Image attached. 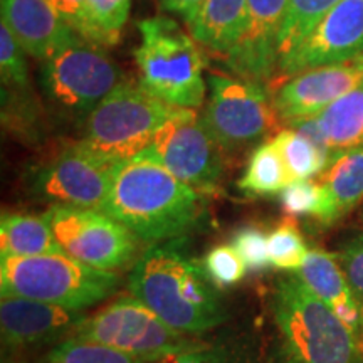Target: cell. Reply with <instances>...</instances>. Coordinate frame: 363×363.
<instances>
[{
	"instance_id": "cell-35",
	"label": "cell",
	"mask_w": 363,
	"mask_h": 363,
	"mask_svg": "<svg viewBox=\"0 0 363 363\" xmlns=\"http://www.w3.org/2000/svg\"><path fill=\"white\" fill-rule=\"evenodd\" d=\"M158 363H235L230 353L222 347H208L206 343L201 348L163 358Z\"/></svg>"
},
{
	"instance_id": "cell-16",
	"label": "cell",
	"mask_w": 363,
	"mask_h": 363,
	"mask_svg": "<svg viewBox=\"0 0 363 363\" xmlns=\"http://www.w3.org/2000/svg\"><path fill=\"white\" fill-rule=\"evenodd\" d=\"M289 0H247V27L238 48L225 59L239 78L266 83L279 65V33Z\"/></svg>"
},
{
	"instance_id": "cell-7",
	"label": "cell",
	"mask_w": 363,
	"mask_h": 363,
	"mask_svg": "<svg viewBox=\"0 0 363 363\" xmlns=\"http://www.w3.org/2000/svg\"><path fill=\"white\" fill-rule=\"evenodd\" d=\"M121 71L103 45L76 34L44 61L40 84L57 113L83 121L118 84Z\"/></svg>"
},
{
	"instance_id": "cell-9",
	"label": "cell",
	"mask_w": 363,
	"mask_h": 363,
	"mask_svg": "<svg viewBox=\"0 0 363 363\" xmlns=\"http://www.w3.org/2000/svg\"><path fill=\"white\" fill-rule=\"evenodd\" d=\"M201 120L224 152L257 143L278 126V111L262 83L214 74Z\"/></svg>"
},
{
	"instance_id": "cell-25",
	"label": "cell",
	"mask_w": 363,
	"mask_h": 363,
	"mask_svg": "<svg viewBox=\"0 0 363 363\" xmlns=\"http://www.w3.org/2000/svg\"><path fill=\"white\" fill-rule=\"evenodd\" d=\"M340 2L342 0H289L279 33V61L293 52L315 29L318 22Z\"/></svg>"
},
{
	"instance_id": "cell-5",
	"label": "cell",
	"mask_w": 363,
	"mask_h": 363,
	"mask_svg": "<svg viewBox=\"0 0 363 363\" xmlns=\"http://www.w3.org/2000/svg\"><path fill=\"white\" fill-rule=\"evenodd\" d=\"M116 272L101 271L67 254L0 257V291L84 311L116 291Z\"/></svg>"
},
{
	"instance_id": "cell-6",
	"label": "cell",
	"mask_w": 363,
	"mask_h": 363,
	"mask_svg": "<svg viewBox=\"0 0 363 363\" xmlns=\"http://www.w3.org/2000/svg\"><path fill=\"white\" fill-rule=\"evenodd\" d=\"M142 44L135 49L140 83L172 106L199 108L206 98L202 54L194 38L169 17L140 21Z\"/></svg>"
},
{
	"instance_id": "cell-22",
	"label": "cell",
	"mask_w": 363,
	"mask_h": 363,
	"mask_svg": "<svg viewBox=\"0 0 363 363\" xmlns=\"http://www.w3.org/2000/svg\"><path fill=\"white\" fill-rule=\"evenodd\" d=\"M318 128L333 152L363 145V84L315 116Z\"/></svg>"
},
{
	"instance_id": "cell-15",
	"label": "cell",
	"mask_w": 363,
	"mask_h": 363,
	"mask_svg": "<svg viewBox=\"0 0 363 363\" xmlns=\"http://www.w3.org/2000/svg\"><path fill=\"white\" fill-rule=\"evenodd\" d=\"M88 316L84 311L35 301L19 294L0 296V333L2 343L11 350L57 345Z\"/></svg>"
},
{
	"instance_id": "cell-10",
	"label": "cell",
	"mask_w": 363,
	"mask_h": 363,
	"mask_svg": "<svg viewBox=\"0 0 363 363\" xmlns=\"http://www.w3.org/2000/svg\"><path fill=\"white\" fill-rule=\"evenodd\" d=\"M44 217L62 251L83 264L115 272L142 256L140 239L99 208L56 203Z\"/></svg>"
},
{
	"instance_id": "cell-27",
	"label": "cell",
	"mask_w": 363,
	"mask_h": 363,
	"mask_svg": "<svg viewBox=\"0 0 363 363\" xmlns=\"http://www.w3.org/2000/svg\"><path fill=\"white\" fill-rule=\"evenodd\" d=\"M267 247L271 266L289 272H298L310 252L298 224L291 217L281 220L272 233L267 234Z\"/></svg>"
},
{
	"instance_id": "cell-32",
	"label": "cell",
	"mask_w": 363,
	"mask_h": 363,
	"mask_svg": "<svg viewBox=\"0 0 363 363\" xmlns=\"http://www.w3.org/2000/svg\"><path fill=\"white\" fill-rule=\"evenodd\" d=\"M233 246L249 271H264L271 266L269 247H267V234L261 227L246 225L240 227L233 238Z\"/></svg>"
},
{
	"instance_id": "cell-13",
	"label": "cell",
	"mask_w": 363,
	"mask_h": 363,
	"mask_svg": "<svg viewBox=\"0 0 363 363\" xmlns=\"http://www.w3.org/2000/svg\"><path fill=\"white\" fill-rule=\"evenodd\" d=\"M360 56H363V0H342L293 52L281 59L278 71L284 76H294Z\"/></svg>"
},
{
	"instance_id": "cell-30",
	"label": "cell",
	"mask_w": 363,
	"mask_h": 363,
	"mask_svg": "<svg viewBox=\"0 0 363 363\" xmlns=\"http://www.w3.org/2000/svg\"><path fill=\"white\" fill-rule=\"evenodd\" d=\"M281 203L289 217H313L320 222L325 212V192L311 180H294L281 192Z\"/></svg>"
},
{
	"instance_id": "cell-17",
	"label": "cell",
	"mask_w": 363,
	"mask_h": 363,
	"mask_svg": "<svg viewBox=\"0 0 363 363\" xmlns=\"http://www.w3.org/2000/svg\"><path fill=\"white\" fill-rule=\"evenodd\" d=\"M2 22L26 54L40 61L76 35L51 0H2Z\"/></svg>"
},
{
	"instance_id": "cell-1",
	"label": "cell",
	"mask_w": 363,
	"mask_h": 363,
	"mask_svg": "<svg viewBox=\"0 0 363 363\" xmlns=\"http://www.w3.org/2000/svg\"><path fill=\"white\" fill-rule=\"evenodd\" d=\"M99 211L121 222L143 242L179 239L201 220L197 190L177 179L150 150L116 162Z\"/></svg>"
},
{
	"instance_id": "cell-24",
	"label": "cell",
	"mask_w": 363,
	"mask_h": 363,
	"mask_svg": "<svg viewBox=\"0 0 363 363\" xmlns=\"http://www.w3.org/2000/svg\"><path fill=\"white\" fill-rule=\"evenodd\" d=\"M272 143L279 150L293 180H310L320 175L331 158L294 128L281 130Z\"/></svg>"
},
{
	"instance_id": "cell-31",
	"label": "cell",
	"mask_w": 363,
	"mask_h": 363,
	"mask_svg": "<svg viewBox=\"0 0 363 363\" xmlns=\"http://www.w3.org/2000/svg\"><path fill=\"white\" fill-rule=\"evenodd\" d=\"M202 264L208 279L219 289L238 284L246 276L247 271L246 262L242 261V257L239 256V252L235 251L233 244L230 246L222 244V246L211 249Z\"/></svg>"
},
{
	"instance_id": "cell-19",
	"label": "cell",
	"mask_w": 363,
	"mask_h": 363,
	"mask_svg": "<svg viewBox=\"0 0 363 363\" xmlns=\"http://www.w3.org/2000/svg\"><path fill=\"white\" fill-rule=\"evenodd\" d=\"M318 184L325 192V212L320 224L331 225L350 214L363 201V145L333 152Z\"/></svg>"
},
{
	"instance_id": "cell-21",
	"label": "cell",
	"mask_w": 363,
	"mask_h": 363,
	"mask_svg": "<svg viewBox=\"0 0 363 363\" xmlns=\"http://www.w3.org/2000/svg\"><path fill=\"white\" fill-rule=\"evenodd\" d=\"M0 257H34L66 254L45 217L4 212L0 219Z\"/></svg>"
},
{
	"instance_id": "cell-28",
	"label": "cell",
	"mask_w": 363,
	"mask_h": 363,
	"mask_svg": "<svg viewBox=\"0 0 363 363\" xmlns=\"http://www.w3.org/2000/svg\"><path fill=\"white\" fill-rule=\"evenodd\" d=\"M131 0H88L91 43L115 45L128 21Z\"/></svg>"
},
{
	"instance_id": "cell-26",
	"label": "cell",
	"mask_w": 363,
	"mask_h": 363,
	"mask_svg": "<svg viewBox=\"0 0 363 363\" xmlns=\"http://www.w3.org/2000/svg\"><path fill=\"white\" fill-rule=\"evenodd\" d=\"M43 363H148L106 345L81 338H66L49 350Z\"/></svg>"
},
{
	"instance_id": "cell-36",
	"label": "cell",
	"mask_w": 363,
	"mask_h": 363,
	"mask_svg": "<svg viewBox=\"0 0 363 363\" xmlns=\"http://www.w3.org/2000/svg\"><path fill=\"white\" fill-rule=\"evenodd\" d=\"M158 4H160L162 11L184 17L189 24L199 12V9L202 7L203 0H158Z\"/></svg>"
},
{
	"instance_id": "cell-18",
	"label": "cell",
	"mask_w": 363,
	"mask_h": 363,
	"mask_svg": "<svg viewBox=\"0 0 363 363\" xmlns=\"http://www.w3.org/2000/svg\"><path fill=\"white\" fill-rule=\"evenodd\" d=\"M298 276L337 315L363 348V308L345 278L337 257L325 251H310Z\"/></svg>"
},
{
	"instance_id": "cell-2",
	"label": "cell",
	"mask_w": 363,
	"mask_h": 363,
	"mask_svg": "<svg viewBox=\"0 0 363 363\" xmlns=\"http://www.w3.org/2000/svg\"><path fill=\"white\" fill-rule=\"evenodd\" d=\"M131 296L187 335H201L225 321L216 286L203 264L195 261L180 240L158 242L142 252L130 272Z\"/></svg>"
},
{
	"instance_id": "cell-33",
	"label": "cell",
	"mask_w": 363,
	"mask_h": 363,
	"mask_svg": "<svg viewBox=\"0 0 363 363\" xmlns=\"http://www.w3.org/2000/svg\"><path fill=\"white\" fill-rule=\"evenodd\" d=\"M353 294L363 308V234L348 239L335 254Z\"/></svg>"
},
{
	"instance_id": "cell-20",
	"label": "cell",
	"mask_w": 363,
	"mask_h": 363,
	"mask_svg": "<svg viewBox=\"0 0 363 363\" xmlns=\"http://www.w3.org/2000/svg\"><path fill=\"white\" fill-rule=\"evenodd\" d=\"M247 27V0H203L189 22L192 38L211 52L233 54Z\"/></svg>"
},
{
	"instance_id": "cell-29",
	"label": "cell",
	"mask_w": 363,
	"mask_h": 363,
	"mask_svg": "<svg viewBox=\"0 0 363 363\" xmlns=\"http://www.w3.org/2000/svg\"><path fill=\"white\" fill-rule=\"evenodd\" d=\"M0 78L2 93H29V69L26 51L13 38L6 22L0 27Z\"/></svg>"
},
{
	"instance_id": "cell-8",
	"label": "cell",
	"mask_w": 363,
	"mask_h": 363,
	"mask_svg": "<svg viewBox=\"0 0 363 363\" xmlns=\"http://www.w3.org/2000/svg\"><path fill=\"white\" fill-rule=\"evenodd\" d=\"M71 337L106 345L148 363L206 345L194 335L167 325L133 296L116 299L101 311L88 315Z\"/></svg>"
},
{
	"instance_id": "cell-34",
	"label": "cell",
	"mask_w": 363,
	"mask_h": 363,
	"mask_svg": "<svg viewBox=\"0 0 363 363\" xmlns=\"http://www.w3.org/2000/svg\"><path fill=\"white\" fill-rule=\"evenodd\" d=\"M56 7L59 16L66 21V24L74 30L76 34L86 40L93 38V30L89 24L88 0H51Z\"/></svg>"
},
{
	"instance_id": "cell-12",
	"label": "cell",
	"mask_w": 363,
	"mask_h": 363,
	"mask_svg": "<svg viewBox=\"0 0 363 363\" xmlns=\"http://www.w3.org/2000/svg\"><path fill=\"white\" fill-rule=\"evenodd\" d=\"M81 147L67 145L27 174V189L52 206L101 208L111 182V167Z\"/></svg>"
},
{
	"instance_id": "cell-14",
	"label": "cell",
	"mask_w": 363,
	"mask_h": 363,
	"mask_svg": "<svg viewBox=\"0 0 363 363\" xmlns=\"http://www.w3.org/2000/svg\"><path fill=\"white\" fill-rule=\"evenodd\" d=\"M362 84L363 56L298 72L274 91L272 101L281 120L291 123L320 115L330 104Z\"/></svg>"
},
{
	"instance_id": "cell-3",
	"label": "cell",
	"mask_w": 363,
	"mask_h": 363,
	"mask_svg": "<svg viewBox=\"0 0 363 363\" xmlns=\"http://www.w3.org/2000/svg\"><path fill=\"white\" fill-rule=\"evenodd\" d=\"M271 310L281 337V363H363L355 335L298 274L276 283Z\"/></svg>"
},
{
	"instance_id": "cell-4",
	"label": "cell",
	"mask_w": 363,
	"mask_h": 363,
	"mask_svg": "<svg viewBox=\"0 0 363 363\" xmlns=\"http://www.w3.org/2000/svg\"><path fill=\"white\" fill-rule=\"evenodd\" d=\"M175 106L133 81H121L81 121L78 143L108 163L131 158L152 143Z\"/></svg>"
},
{
	"instance_id": "cell-11",
	"label": "cell",
	"mask_w": 363,
	"mask_h": 363,
	"mask_svg": "<svg viewBox=\"0 0 363 363\" xmlns=\"http://www.w3.org/2000/svg\"><path fill=\"white\" fill-rule=\"evenodd\" d=\"M150 152L177 179L202 192L214 190L222 177V150L192 108L175 106L157 130Z\"/></svg>"
},
{
	"instance_id": "cell-23",
	"label": "cell",
	"mask_w": 363,
	"mask_h": 363,
	"mask_svg": "<svg viewBox=\"0 0 363 363\" xmlns=\"http://www.w3.org/2000/svg\"><path fill=\"white\" fill-rule=\"evenodd\" d=\"M293 182L279 150L269 140L251 153L246 170L239 180V189L249 195L266 197L281 194Z\"/></svg>"
}]
</instances>
